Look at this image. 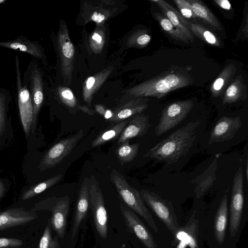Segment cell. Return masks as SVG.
Segmentation results:
<instances>
[{"mask_svg":"<svg viewBox=\"0 0 248 248\" xmlns=\"http://www.w3.org/2000/svg\"><path fill=\"white\" fill-rule=\"evenodd\" d=\"M201 122H189L160 141L143 155L168 165L176 163L190 150L197 136Z\"/></svg>","mask_w":248,"mask_h":248,"instance_id":"6da1fadb","label":"cell"},{"mask_svg":"<svg viewBox=\"0 0 248 248\" xmlns=\"http://www.w3.org/2000/svg\"><path fill=\"white\" fill-rule=\"evenodd\" d=\"M201 220L202 239L209 248H228L227 229L229 219L228 197L225 193L212 215H203Z\"/></svg>","mask_w":248,"mask_h":248,"instance_id":"7a4b0ae2","label":"cell"},{"mask_svg":"<svg viewBox=\"0 0 248 248\" xmlns=\"http://www.w3.org/2000/svg\"><path fill=\"white\" fill-rule=\"evenodd\" d=\"M243 171L242 167L236 171L233 179L229 207L228 248H235L244 227V194Z\"/></svg>","mask_w":248,"mask_h":248,"instance_id":"3957f363","label":"cell"},{"mask_svg":"<svg viewBox=\"0 0 248 248\" xmlns=\"http://www.w3.org/2000/svg\"><path fill=\"white\" fill-rule=\"evenodd\" d=\"M189 77L176 72L167 73L136 86L131 93L139 97H154L161 98L169 93L190 85Z\"/></svg>","mask_w":248,"mask_h":248,"instance_id":"277c9868","label":"cell"},{"mask_svg":"<svg viewBox=\"0 0 248 248\" xmlns=\"http://www.w3.org/2000/svg\"><path fill=\"white\" fill-rule=\"evenodd\" d=\"M110 178L126 206L142 217L151 229L157 233L158 227L142 201L140 192L131 186L124 176L115 170H112Z\"/></svg>","mask_w":248,"mask_h":248,"instance_id":"5b68a950","label":"cell"},{"mask_svg":"<svg viewBox=\"0 0 248 248\" xmlns=\"http://www.w3.org/2000/svg\"><path fill=\"white\" fill-rule=\"evenodd\" d=\"M140 192L144 203L151 209L173 235L180 226L172 202L153 191L143 189Z\"/></svg>","mask_w":248,"mask_h":248,"instance_id":"8992f818","label":"cell"},{"mask_svg":"<svg viewBox=\"0 0 248 248\" xmlns=\"http://www.w3.org/2000/svg\"><path fill=\"white\" fill-rule=\"evenodd\" d=\"M22 83L28 88L32 101L33 118L31 129L33 134L37 115L43 102L44 94L42 73L37 63L33 59L24 73Z\"/></svg>","mask_w":248,"mask_h":248,"instance_id":"52a82bcc","label":"cell"},{"mask_svg":"<svg viewBox=\"0 0 248 248\" xmlns=\"http://www.w3.org/2000/svg\"><path fill=\"white\" fill-rule=\"evenodd\" d=\"M193 106V101L190 99L176 101L167 105L162 110L155 128V135L161 136L176 126L185 119Z\"/></svg>","mask_w":248,"mask_h":248,"instance_id":"ba28073f","label":"cell"},{"mask_svg":"<svg viewBox=\"0 0 248 248\" xmlns=\"http://www.w3.org/2000/svg\"><path fill=\"white\" fill-rule=\"evenodd\" d=\"M89 201L96 229L102 238L108 235V216L104 199L98 182L93 176L88 180Z\"/></svg>","mask_w":248,"mask_h":248,"instance_id":"9c48e42d","label":"cell"},{"mask_svg":"<svg viewBox=\"0 0 248 248\" xmlns=\"http://www.w3.org/2000/svg\"><path fill=\"white\" fill-rule=\"evenodd\" d=\"M201 221L196 211L190 217L186 224L180 228L173 235V244L176 248H201L202 237L201 231Z\"/></svg>","mask_w":248,"mask_h":248,"instance_id":"30bf717a","label":"cell"},{"mask_svg":"<svg viewBox=\"0 0 248 248\" xmlns=\"http://www.w3.org/2000/svg\"><path fill=\"white\" fill-rule=\"evenodd\" d=\"M84 136L81 129L77 133L53 145L45 154L40 163L42 170L50 168L61 163L72 151Z\"/></svg>","mask_w":248,"mask_h":248,"instance_id":"8fae6325","label":"cell"},{"mask_svg":"<svg viewBox=\"0 0 248 248\" xmlns=\"http://www.w3.org/2000/svg\"><path fill=\"white\" fill-rule=\"evenodd\" d=\"M120 209L127 228L146 248H158L149 230L135 213L122 202L120 204Z\"/></svg>","mask_w":248,"mask_h":248,"instance_id":"7c38bea8","label":"cell"},{"mask_svg":"<svg viewBox=\"0 0 248 248\" xmlns=\"http://www.w3.org/2000/svg\"><path fill=\"white\" fill-rule=\"evenodd\" d=\"M16 66L19 114L24 131L26 137H28L33 118L32 103L28 88L22 83L17 56H16Z\"/></svg>","mask_w":248,"mask_h":248,"instance_id":"4fadbf2b","label":"cell"},{"mask_svg":"<svg viewBox=\"0 0 248 248\" xmlns=\"http://www.w3.org/2000/svg\"><path fill=\"white\" fill-rule=\"evenodd\" d=\"M239 116L221 117L211 132L209 143L223 142L233 138L242 125Z\"/></svg>","mask_w":248,"mask_h":248,"instance_id":"5bb4252c","label":"cell"},{"mask_svg":"<svg viewBox=\"0 0 248 248\" xmlns=\"http://www.w3.org/2000/svg\"><path fill=\"white\" fill-rule=\"evenodd\" d=\"M151 127L147 115L138 114L125 125L118 137V145L130 139L145 135Z\"/></svg>","mask_w":248,"mask_h":248,"instance_id":"9a60e30c","label":"cell"},{"mask_svg":"<svg viewBox=\"0 0 248 248\" xmlns=\"http://www.w3.org/2000/svg\"><path fill=\"white\" fill-rule=\"evenodd\" d=\"M160 8L164 16L188 39L193 42L194 36L189 29L190 22L184 18L173 7L163 0H152Z\"/></svg>","mask_w":248,"mask_h":248,"instance_id":"2e32d148","label":"cell"},{"mask_svg":"<svg viewBox=\"0 0 248 248\" xmlns=\"http://www.w3.org/2000/svg\"><path fill=\"white\" fill-rule=\"evenodd\" d=\"M69 206V199L65 196L60 198L51 210L52 214L49 220L50 224L60 238L63 237L65 235Z\"/></svg>","mask_w":248,"mask_h":248,"instance_id":"e0dca14e","label":"cell"},{"mask_svg":"<svg viewBox=\"0 0 248 248\" xmlns=\"http://www.w3.org/2000/svg\"><path fill=\"white\" fill-rule=\"evenodd\" d=\"M37 217L21 208H12L0 213V231L31 221Z\"/></svg>","mask_w":248,"mask_h":248,"instance_id":"ac0fdd59","label":"cell"},{"mask_svg":"<svg viewBox=\"0 0 248 248\" xmlns=\"http://www.w3.org/2000/svg\"><path fill=\"white\" fill-rule=\"evenodd\" d=\"M0 46L24 52L35 58L43 60L44 53L39 44L31 41L22 35L12 41L0 42Z\"/></svg>","mask_w":248,"mask_h":248,"instance_id":"d6986e66","label":"cell"},{"mask_svg":"<svg viewBox=\"0 0 248 248\" xmlns=\"http://www.w3.org/2000/svg\"><path fill=\"white\" fill-rule=\"evenodd\" d=\"M86 179L83 181L78 198L76 212L72 230L71 239L74 238L81 221L88 210L89 196Z\"/></svg>","mask_w":248,"mask_h":248,"instance_id":"ffe728a7","label":"cell"},{"mask_svg":"<svg viewBox=\"0 0 248 248\" xmlns=\"http://www.w3.org/2000/svg\"><path fill=\"white\" fill-rule=\"evenodd\" d=\"M247 98V87L241 75L237 76L224 92L222 104H232Z\"/></svg>","mask_w":248,"mask_h":248,"instance_id":"44dd1931","label":"cell"},{"mask_svg":"<svg viewBox=\"0 0 248 248\" xmlns=\"http://www.w3.org/2000/svg\"><path fill=\"white\" fill-rule=\"evenodd\" d=\"M147 99H138L132 101L122 106L114 113L110 121L119 123L133 115L140 114L148 107Z\"/></svg>","mask_w":248,"mask_h":248,"instance_id":"7402d4cb","label":"cell"},{"mask_svg":"<svg viewBox=\"0 0 248 248\" xmlns=\"http://www.w3.org/2000/svg\"><path fill=\"white\" fill-rule=\"evenodd\" d=\"M236 70L235 65L231 63L225 67L211 84L210 91L213 96L218 97L226 90Z\"/></svg>","mask_w":248,"mask_h":248,"instance_id":"603a6c76","label":"cell"},{"mask_svg":"<svg viewBox=\"0 0 248 248\" xmlns=\"http://www.w3.org/2000/svg\"><path fill=\"white\" fill-rule=\"evenodd\" d=\"M191 5L194 13L199 18L216 29L221 31V27L217 18L208 8L199 0H187Z\"/></svg>","mask_w":248,"mask_h":248,"instance_id":"cb8c5ba5","label":"cell"},{"mask_svg":"<svg viewBox=\"0 0 248 248\" xmlns=\"http://www.w3.org/2000/svg\"><path fill=\"white\" fill-rule=\"evenodd\" d=\"M129 121L124 120L117 123L109 129L100 133L92 143V146L96 147L103 144L109 140L116 139L120 135L123 130Z\"/></svg>","mask_w":248,"mask_h":248,"instance_id":"d4e9b609","label":"cell"},{"mask_svg":"<svg viewBox=\"0 0 248 248\" xmlns=\"http://www.w3.org/2000/svg\"><path fill=\"white\" fill-rule=\"evenodd\" d=\"M139 143L130 144L129 140L118 145L115 153L118 159L122 164L132 161L137 155Z\"/></svg>","mask_w":248,"mask_h":248,"instance_id":"484cf974","label":"cell"},{"mask_svg":"<svg viewBox=\"0 0 248 248\" xmlns=\"http://www.w3.org/2000/svg\"><path fill=\"white\" fill-rule=\"evenodd\" d=\"M189 29L195 36L208 44L216 46H221L219 38L203 26L194 23H190Z\"/></svg>","mask_w":248,"mask_h":248,"instance_id":"4316f807","label":"cell"},{"mask_svg":"<svg viewBox=\"0 0 248 248\" xmlns=\"http://www.w3.org/2000/svg\"><path fill=\"white\" fill-rule=\"evenodd\" d=\"M154 16L162 29L172 38L185 43L189 42L187 38L164 15L160 13H156L154 14Z\"/></svg>","mask_w":248,"mask_h":248,"instance_id":"83f0119b","label":"cell"},{"mask_svg":"<svg viewBox=\"0 0 248 248\" xmlns=\"http://www.w3.org/2000/svg\"><path fill=\"white\" fill-rule=\"evenodd\" d=\"M62 178V175L59 174L31 187L23 194L22 199L23 200H28L42 193L46 189L56 184Z\"/></svg>","mask_w":248,"mask_h":248,"instance_id":"f1b7e54d","label":"cell"},{"mask_svg":"<svg viewBox=\"0 0 248 248\" xmlns=\"http://www.w3.org/2000/svg\"><path fill=\"white\" fill-rule=\"evenodd\" d=\"M50 221L45 228L39 243L38 248H59L60 245L57 237L51 236Z\"/></svg>","mask_w":248,"mask_h":248,"instance_id":"f546056e","label":"cell"},{"mask_svg":"<svg viewBox=\"0 0 248 248\" xmlns=\"http://www.w3.org/2000/svg\"><path fill=\"white\" fill-rule=\"evenodd\" d=\"M173 1L178 8L180 14L186 19L195 20L199 19L187 0H174Z\"/></svg>","mask_w":248,"mask_h":248,"instance_id":"4dcf8cb0","label":"cell"},{"mask_svg":"<svg viewBox=\"0 0 248 248\" xmlns=\"http://www.w3.org/2000/svg\"><path fill=\"white\" fill-rule=\"evenodd\" d=\"M216 179L215 175L210 174L199 183L195 190L197 199L201 198L205 192L213 185Z\"/></svg>","mask_w":248,"mask_h":248,"instance_id":"1f68e13d","label":"cell"},{"mask_svg":"<svg viewBox=\"0 0 248 248\" xmlns=\"http://www.w3.org/2000/svg\"><path fill=\"white\" fill-rule=\"evenodd\" d=\"M60 38V48L62 55L66 60H71L74 54L73 46L70 42L68 36H62Z\"/></svg>","mask_w":248,"mask_h":248,"instance_id":"d6a6232c","label":"cell"},{"mask_svg":"<svg viewBox=\"0 0 248 248\" xmlns=\"http://www.w3.org/2000/svg\"><path fill=\"white\" fill-rule=\"evenodd\" d=\"M8 93L6 90L0 89V136L5 127L6 100Z\"/></svg>","mask_w":248,"mask_h":248,"instance_id":"836d02e7","label":"cell"},{"mask_svg":"<svg viewBox=\"0 0 248 248\" xmlns=\"http://www.w3.org/2000/svg\"><path fill=\"white\" fill-rule=\"evenodd\" d=\"M60 97L63 102L67 106L74 107L76 106V99L70 89L64 88L60 92Z\"/></svg>","mask_w":248,"mask_h":248,"instance_id":"e575fe53","label":"cell"},{"mask_svg":"<svg viewBox=\"0 0 248 248\" xmlns=\"http://www.w3.org/2000/svg\"><path fill=\"white\" fill-rule=\"evenodd\" d=\"M23 244V241L18 239L0 238V248H19Z\"/></svg>","mask_w":248,"mask_h":248,"instance_id":"d590c367","label":"cell"},{"mask_svg":"<svg viewBox=\"0 0 248 248\" xmlns=\"http://www.w3.org/2000/svg\"><path fill=\"white\" fill-rule=\"evenodd\" d=\"M151 37L150 35L144 33L139 35L137 38V43L140 46H146L151 41Z\"/></svg>","mask_w":248,"mask_h":248,"instance_id":"8d00e7d4","label":"cell"},{"mask_svg":"<svg viewBox=\"0 0 248 248\" xmlns=\"http://www.w3.org/2000/svg\"><path fill=\"white\" fill-rule=\"evenodd\" d=\"M216 4L222 9L230 10L232 9V6L228 0H214Z\"/></svg>","mask_w":248,"mask_h":248,"instance_id":"74e56055","label":"cell"},{"mask_svg":"<svg viewBox=\"0 0 248 248\" xmlns=\"http://www.w3.org/2000/svg\"><path fill=\"white\" fill-rule=\"evenodd\" d=\"M104 19V16L100 13L94 12L92 16V20L98 23L102 22Z\"/></svg>","mask_w":248,"mask_h":248,"instance_id":"f35d334b","label":"cell"},{"mask_svg":"<svg viewBox=\"0 0 248 248\" xmlns=\"http://www.w3.org/2000/svg\"><path fill=\"white\" fill-rule=\"evenodd\" d=\"M93 40L97 44H101L102 42V36L98 33L95 32L92 36Z\"/></svg>","mask_w":248,"mask_h":248,"instance_id":"ab89813d","label":"cell"},{"mask_svg":"<svg viewBox=\"0 0 248 248\" xmlns=\"http://www.w3.org/2000/svg\"><path fill=\"white\" fill-rule=\"evenodd\" d=\"M95 109H96V110L98 113H99L100 114H102V115H103V116L107 110L105 109V108L103 107L100 106V105L96 106L95 107Z\"/></svg>","mask_w":248,"mask_h":248,"instance_id":"60d3db41","label":"cell"},{"mask_svg":"<svg viewBox=\"0 0 248 248\" xmlns=\"http://www.w3.org/2000/svg\"><path fill=\"white\" fill-rule=\"evenodd\" d=\"M81 110H82L84 112L89 114V115H93L94 111L93 110H91L89 108L85 107H80Z\"/></svg>","mask_w":248,"mask_h":248,"instance_id":"b9f144b4","label":"cell"},{"mask_svg":"<svg viewBox=\"0 0 248 248\" xmlns=\"http://www.w3.org/2000/svg\"><path fill=\"white\" fill-rule=\"evenodd\" d=\"M5 186L3 183L0 181V199L2 197L5 192Z\"/></svg>","mask_w":248,"mask_h":248,"instance_id":"7bdbcfd3","label":"cell"},{"mask_svg":"<svg viewBox=\"0 0 248 248\" xmlns=\"http://www.w3.org/2000/svg\"><path fill=\"white\" fill-rule=\"evenodd\" d=\"M5 1V0H0V4L2 3Z\"/></svg>","mask_w":248,"mask_h":248,"instance_id":"ee69618b","label":"cell"}]
</instances>
